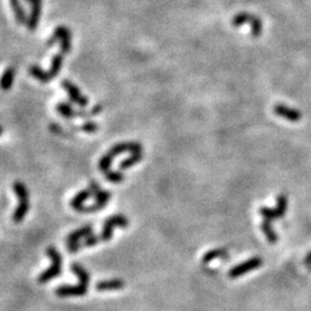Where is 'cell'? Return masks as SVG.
<instances>
[{
    "mask_svg": "<svg viewBox=\"0 0 311 311\" xmlns=\"http://www.w3.org/2000/svg\"><path fill=\"white\" fill-rule=\"evenodd\" d=\"M47 255L52 260V265L48 270H45L44 272H42L38 277V283L45 284L51 281L54 278H57L58 276H60L61 273V255L54 247H48L47 249Z\"/></svg>",
    "mask_w": 311,
    "mask_h": 311,
    "instance_id": "obj_1",
    "label": "cell"
},
{
    "mask_svg": "<svg viewBox=\"0 0 311 311\" xmlns=\"http://www.w3.org/2000/svg\"><path fill=\"white\" fill-rule=\"evenodd\" d=\"M231 24L235 28L240 27V25L245 24H250L251 35L256 38L260 37L262 32H263V22H262V20L256 15L250 14V13H245V12L239 13V14H237L233 19H232Z\"/></svg>",
    "mask_w": 311,
    "mask_h": 311,
    "instance_id": "obj_2",
    "label": "cell"
},
{
    "mask_svg": "<svg viewBox=\"0 0 311 311\" xmlns=\"http://www.w3.org/2000/svg\"><path fill=\"white\" fill-rule=\"evenodd\" d=\"M60 43V52L62 54L70 53L72 50V32L66 25H58L54 29L53 35L48 41V47H52L55 43Z\"/></svg>",
    "mask_w": 311,
    "mask_h": 311,
    "instance_id": "obj_3",
    "label": "cell"
},
{
    "mask_svg": "<svg viewBox=\"0 0 311 311\" xmlns=\"http://www.w3.org/2000/svg\"><path fill=\"white\" fill-rule=\"evenodd\" d=\"M129 224L128 219H127L126 215H111L110 218H107L105 222L103 225V231H101L99 237L100 242H107L110 241L113 237V231L116 227H121L124 228L127 227Z\"/></svg>",
    "mask_w": 311,
    "mask_h": 311,
    "instance_id": "obj_4",
    "label": "cell"
},
{
    "mask_svg": "<svg viewBox=\"0 0 311 311\" xmlns=\"http://www.w3.org/2000/svg\"><path fill=\"white\" fill-rule=\"evenodd\" d=\"M89 281H81L78 285H62L55 289V294L60 297H77L88 293Z\"/></svg>",
    "mask_w": 311,
    "mask_h": 311,
    "instance_id": "obj_5",
    "label": "cell"
},
{
    "mask_svg": "<svg viewBox=\"0 0 311 311\" xmlns=\"http://www.w3.org/2000/svg\"><path fill=\"white\" fill-rule=\"evenodd\" d=\"M263 264V260L261 257H253L250 260L243 262V263L237 265V266L232 268V270L228 272V277L231 279H237V278L241 277L242 274H245L250 271L256 270Z\"/></svg>",
    "mask_w": 311,
    "mask_h": 311,
    "instance_id": "obj_6",
    "label": "cell"
},
{
    "mask_svg": "<svg viewBox=\"0 0 311 311\" xmlns=\"http://www.w3.org/2000/svg\"><path fill=\"white\" fill-rule=\"evenodd\" d=\"M62 88H64L65 90H66V93L68 96H70L71 100L73 101V103L77 104L78 106L81 107H87L88 106V103H89V99L86 96H83L81 93V90L78 89V88L75 86L74 83H72L71 81L68 80H64L62 81Z\"/></svg>",
    "mask_w": 311,
    "mask_h": 311,
    "instance_id": "obj_7",
    "label": "cell"
},
{
    "mask_svg": "<svg viewBox=\"0 0 311 311\" xmlns=\"http://www.w3.org/2000/svg\"><path fill=\"white\" fill-rule=\"evenodd\" d=\"M142 151V145L137 142H122L119 144H116L112 148L109 150L106 155H109L111 158L114 159L118 155L123 152H139Z\"/></svg>",
    "mask_w": 311,
    "mask_h": 311,
    "instance_id": "obj_8",
    "label": "cell"
},
{
    "mask_svg": "<svg viewBox=\"0 0 311 311\" xmlns=\"http://www.w3.org/2000/svg\"><path fill=\"white\" fill-rule=\"evenodd\" d=\"M30 5H31V9L28 15L27 28L29 31H34L36 30V28L38 27L39 21H41L42 0H35V1H32Z\"/></svg>",
    "mask_w": 311,
    "mask_h": 311,
    "instance_id": "obj_9",
    "label": "cell"
},
{
    "mask_svg": "<svg viewBox=\"0 0 311 311\" xmlns=\"http://www.w3.org/2000/svg\"><path fill=\"white\" fill-rule=\"evenodd\" d=\"M273 111L277 116L284 118V119L290 121V122H297L302 118V113L299 110L292 109V107L283 105V104H277L273 107Z\"/></svg>",
    "mask_w": 311,
    "mask_h": 311,
    "instance_id": "obj_10",
    "label": "cell"
},
{
    "mask_svg": "<svg viewBox=\"0 0 311 311\" xmlns=\"http://www.w3.org/2000/svg\"><path fill=\"white\" fill-rule=\"evenodd\" d=\"M89 189L91 191V194H93V197L95 198V201H96L97 204H99L103 206V208H105L107 202H109L111 198V192L107 191H101L99 185L94 181L90 183Z\"/></svg>",
    "mask_w": 311,
    "mask_h": 311,
    "instance_id": "obj_11",
    "label": "cell"
},
{
    "mask_svg": "<svg viewBox=\"0 0 311 311\" xmlns=\"http://www.w3.org/2000/svg\"><path fill=\"white\" fill-rule=\"evenodd\" d=\"M29 209H30V204H29V197H21L19 198V205L15 209L14 215H13V220L16 224L21 222L24 220L25 215H27Z\"/></svg>",
    "mask_w": 311,
    "mask_h": 311,
    "instance_id": "obj_12",
    "label": "cell"
},
{
    "mask_svg": "<svg viewBox=\"0 0 311 311\" xmlns=\"http://www.w3.org/2000/svg\"><path fill=\"white\" fill-rule=\"evenodd\" d=\"M9 4H11V7L14 12L16 22L19 24H27L28 15L21 4V0H9Z\"/></svg>",
    "mask_w": 311,
    "mask_h": 311,
    "instance_id": "obj_13",
    "label": "cell"
},
{
    "mask_svg": "<svg viewBox=\"0 0 311 311\" xmlns=\"http://www.w3.org/2000/svg\"><path fill=\"white\" fill-rule=\"evenodd\" d=\"M94 228L91 225L83 226V227L78 228V230L72 232L67 237V243H73V242H80L81 239H86L90 235H93Z\"/></svg>",
    "mask_w": 311,
    "mask_h": 311,
    "instance_id": "obj_14",
    "label": "cell"
},
{
    "mask_svg": "<svg viewBox=\"0 0 311 311\" xmlns=\"http://www.w3.org/2000/svg\"><path fill=\"white\" fill-rule=\"evenodd\" d=\"M15 68L14 67H8L6 68L2 73L1 77H0V89L7 91L13 87V83H14L15 80Z\"/></svg>",
    "mask_w": 311,
    "mask_h": 311,
    "instance_id": "obj_15",
    "label": "cell"
},
{
    "mask_svg": "<svg viewBox=\"0 0 311 311\" xmlns=\"http://www.w3.org/2000/svg\"><path fill=\"white\" fill-rule=\"evenodd\" d=\"M124 287V281L121 279H110L99 281L97 284V290L104 292V290H119Z\"/></svg>",
    "mask_w": 311,
    "mask_h": 311,
    "instance_id": "obj_16",
    "label": "cell"
},
{
    "mask_svg": "<svg viewBox=\"0 0 311 311\" xmlns=\"http://www.w3.org/2000/svg\"><path fill=\"white\" fill-rule=\"evenodd\" d=\"M29 73H30L32 77H35L36 80L42 82V83H48V82L53 80V77L51 76L48 72L44 71L43 68L37 66V65H32V66H30V68H29Z\"/></svg>",
    "mask_w": 311,
    "mask_h": 311,
    "instance_id": "obj_17",
    "label": "cell"
},
{
    "mask_svg": "<svg viewBox=\"0 0 311 311\" xmlns=\"http://www.w3.org/2000/svg\"><path fill=\"white\" fill-rule=\"evenodd\" d=\"M90 197H93V194H91L90 189H84V191H81L78 194H76L72 198L71 201V206L74 209V210H78V209L82 208L84 204V202L87 199H89Z\"/></svg>",
    "mask_w": 311,
    "mask_h": 311,
    "instance_id": "obj_18",
    "label": "cell"
},
{
    "mask_svg": "<svg viewBox=\"0 0 311 311\" xmlns=\"http://www.w3.org/2000/svg\"><path fill=\"white\" fill-rule=\"evenodd\" d=\"M62 64H64V55H62V53H57L53 55L51 61L50 71H48V73H50L52 77L54 78L55 76H58L62 68Z\"/></svg>",
    "mask_w": 311,
    "mask_h": 311,
    "instance_id": "obj_19",
    "label": "cell"
},
{
    "mask_svg": "<svg viewBox=\"0 0 311 311\" xmlns=\"http://www.w3.org/2000/svg\"><path fill=\"white\" fill-rule=\"evenodd\" d=\"M142 158H143L142 151L133 152L132 155H130V157H128V158H126V159H123L122 162L120 163L119 168L121 169V171H123V169H127V168L132 167V166L135 165V164L141 162V160H142Z\"/></svg>",
    "mask_w": 311,
    "mask_h": 311,
    "instance_id": "obj_20",
    "label": "cell"
},
{
    "mask_svg": "<svg viewBox=\"0 0 311 311\" xmlns=\"http://www.w3.org/2000/svg\"><path fill=\"white\" fill-rule=\"evenodd\" d=\"M262 231H263V233L265 237H266L267 241L270 242V243H277L278 241V235L276 232L273 231L272 228V225H271V221L268 220H264L263 222H262Z\"/></svg>",
    "mask_w": 311,
    "mask_h": 311,
    "instance_id": "obj_21",
    "label": "cell"
},
{
    "mask_svg": "<svg viewBox=\"0 0 311 311\" xmlns=\"http://www.w3.org/2000/svg\"><path fill=\"white\" fill-rule=\"evenodd\" d=\"M227 256V250L225 248H218L214 249V250L208 251L204 256H203V263H210L214 260H217V258L220 257H226Z\"/></svg>",
    "mask_w": 311,
    "mask_h": 311,
    "instance_id": "obj_22",
    "label": "cell"
},
{
    "mask_svg": "<svg viewBox=\"0 0 311 311\" xmlns=\"http://www.w3.org/2000/svg\"><path fill=\"white\" fill-rule=\"evenodd\" d=\"M57 111L59 114H61V116L66 118V119H72V118L77 116V112H75L71 104L65 103V101H61V103L58 104Z\"/></svg>",
    "mask_w": 311,
    "mask_h": 311,
    "instance_id": "obj_23",
    "label": "cell"
},
{
    "mask_svg": "<svg viewBox=\"0 0 311 311\" xmlns=\"http://www.w3.org/2000/svg\"><path fill=\"white\" fill-rule=\"evenodd\" d=\"M287 197L285 195H279L277 198V206H276V214L278 215V218H283L285 214H286L287 210Z\"/></svg>",
    "mask_w": 311,
    "mask_h": 311,
    "instance_id": "obj_24",
    "label": "cell"
},
{
    "mask_svg": "<svg viewBox=\"0 0 311 311\" xmlns=\"http://www.w3.org/2000/svg\"><path fill=\"white\" fill-rule=\"evenodd\" d=\"M260 214L262 215V217L264 218V220H268L271 222H272V220H274V219L278 218L276 210H274V209L262 208V209H260Z\"/></svg>",
    "mask_w": 311,
    "mask_h": 311,
    "instance_id": "obj_25",
    "label": "cell"
},
{
    "mask_svg": "<svg viewBox=\"0 0 311 311\" xmlns=\"http://www.w3.org/2000/svg\"><path fill=\"white\" fill-rule=\"evenodd\" d=\"M104 175H105V178L109 180V181L114 182V183L122 182L123 180H124V175L122 174V173H120V172L109 171V172L104 173Z\"/></svg>",
    "mask_w": 311,
    "mask_h": 311,
    "instance_id": "obj_26",
    "label": "cell"
},
{
    "mask_svg": "<svg viewBox=\"0 0 311 311\" xmlns=\"http://www.w3.org/2000/svg\"><path fill=\"white\" fill-rule=\"evenodd\" d=\"M80 129L82 130V132H86V133H95L98 130V124L96 122H93V121H88V122L83 123L82 126L80 127Z\"/></svg>",
    "mask_w": 311,
    "mask_h": 311,
    "instance_id": "obj_27",
    "label": "cell"
},
{
    "mask_svg": "<svg viewBox=\"0 0 311 311\" xmlns=\"http://www.w3.org/2000/svg\"><path fill=\"white\" fill-rule=\"evenodd\" d=\"M100 242L99 237L98 235H90V237L86 238V240L82 243V247H93V245H96Z\"/></svg>",
    "mask_w": 311,
    "mask_h": 311,
    "instance_id": "obj_28",
    "label": "cell"
},
{
    "mask_svg": "<svg viewBox=\"0 0 311 311\" xmlns=\"http://www.w3.org/2000/svg\"><path fill=\"white\" fill-rule=\"evenodd\" d=\"M82 247V243L80 242H73V243H68V250L70 253H77Z\"/></svg>",
    "mask_w": 311,
    "mask_h": 311,
    "instance_id": "obj_29",
    "label": "cell"
},
{
    "mask_svg": "<svg viewBox=\"0 0 311 311\" xmlns=\"http://www.w3.org/2000/svg\"><path fill=\"white\" fill-rule=\"evenodd\" d=\"M306 264L309 265V266H311V251H310L309 254L307 255V257H306Z\"/></svg>",
    "mask_w": 311,
    "mask_h": 311,
    "instance_id": "obj_30",
    "label": "cell"
},
{
    "mask_svg": "<svg viewBox=\"0 0 311 311\" xmlns=\"http://www.w3.org/2000/svg\"><path fill=\"white\" fill-rule=\"evenodd\" d=\"M2 132H4V129H2V127H1V126H0V135H1V134H2Z\"/></svg>",
    "mask_w": 311,
    "mask_h": 311,
    "instance_id": "obj_31",
    "label": "cell"
},
{
    "mask_svg": "<svg viewBox=\"0 0 311 311\" xmlns=\"http://www.w3.org/2000/svg\"><path fill=\"white\" fill-rule=\"evenodd\" d=\"M32 1H35V0H27V2H28V4H31V2H32Z\"/></svg>",
    "mask_w": 311,
    "mask_h": 311,
    "instance_id": "obj_32",
    "label": "cell"
}]
</instances>
